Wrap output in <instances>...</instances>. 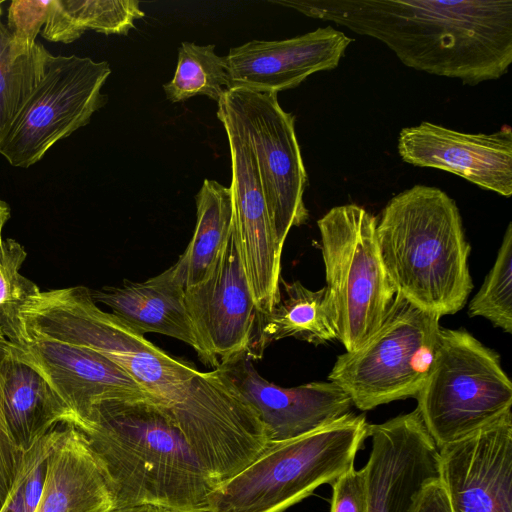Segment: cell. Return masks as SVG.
Masks as SVG:
<instances>
[{
    "mask_svg": "<svg viewBox=\"0 0 512 512\" xmlns=\"http://www.w3.org/2000/svg\"><path fill=\"white\" fill-rule=\"evenodd\" d=\"M23 323L30 334L90 349L125 370L162 406L209 475L236 466L260 438L258 415L217 369L201 372L169 355L98 307L87 287L41 291Z\"/></svg>",
    "mask_w": 512,
    "mask_h": 512,
    "instance_id": "6da1fadb",
    "label": "cell"
},
{
    "mask_svg": "<svg viewBox=\"0 0 512 512\" xmlns=\"http://www.w3.org/2000/svg\"><path fill=\"white\" fill-rule=\"evenodd\" d=\"M274 3L374 38L406 66L467 85L512 63V0H284Z\"/></svg>",
    "mask_w": 512,
    "mask_h": 512,
    "instance_id": "7a4b0ae2",
    "label": "cell"
},
{
    "mask_svg": "<svg viewBox=\"0 0 512 512\" xmlns=\"http://www.w3.org/2000/svg\"><path fill=\"white\" fill-rule=\"evenodd\" d=\"M76 427L107 477L114 507L151 504L169 512H214L218 486L149 394L101 399Z\"/></svg>",
    "mask_w": 512,
    "mask_h": 512,
    "instance_id": "3957f363",
    "label": "cell"
},
{
    "mask_svg": "<svg viewBox=\"0 0 512 512\" xmlns=\"http://www.w3.org/2000/svg\"><path fill=\"white\" fill-rule=\"evenodd\" d=\"M376 235L396 294L439 317L464 307L473 289L470 245L459 209L444 191L418 184L395 195Z\"/></svg>",
    "mask_w": 512,
    "mask_h": 512,
    "instance_id": "277c9868",
    "label": "cell"
},
{
    "mask_svg": "<svg viewBox=\"0 0 512 512\" xmlns=\"http://www.w3.org/2000/svg\"><path fill=\"white\" fill-rule=\"evenodd\" d=\"M368 425L363 414L350 412L306 435L268 443L215 490L214 512H285L354 467Z\"/></svg>",
    "mask_w": 512,
    "mask_h": 512,
    "instance_id": "5b68a950",
    "label": "cell"
},
{
    "mask_svg": "<svg viewBox=\"0 0 512 512\" xmlns=\"http://www.w3.org/2000/svg\"><path fill=\"white\" fill-rule=\"evenodd\" d=\"M415 398L439 449L510 411L512 383L495 351L466 330L442 327L433 367Z\"/></svg>",
    "mask_w": 512,
    "mask_h": 512,
    "instance_id": "8992f818",
    "label": "cell"
},
{
    "mask_svg": "<svg viewBox=\"0 0 512 512\" xmlns=\"http://www.w3.org/2000/svg\"><path fill=\"white\" fill-rule=\"evenodd\" d=\"M377 218L357 204L331 208L317 221L338 340L360 348L385 320L396 292L383 265Z\"/></svg>",
    "mask_w": 512,
    "mask_h": 512,
    "instance_id": "52a82bcc",
    "label": "cell"
},
{
    "mask_svg": "<svg viewBox=\"0 0 512 512\" xmlns=\"http://www.w3.org/2000/svg\"><path fill=\"white\" fill-rule=\"evenodd\" d=\"M440 318L396 294L378 330L357 350L338 356L329 381L362 411L416 397L435 361Z\"/></svg>",
    "mask_w": 512,
    "mask_h": 512,
    "instance_id": "ba28073f",
    "label": "cell"
},
{
    "mask_svg": "<svg viewBox=\"0 0 512 512\" xmlns=\"http://www.w3.org/2000/svg\"><path fill=\"white\" fill-rule=\"evenodd\" d=\"M110 74L106 61L52 55L38 86L0 130V154L14 167L28 168L41 160L104 106L101 88Z\"/></svg>",
    "mask_w": 512,
    "mask_h": 512,
    "instance_id": "9c48e42d",
    "label": "cell"
},
{
    "mask_svg": "<svg viewBox=\"0 0 512 512\" xmlns=\"http://www.w3.org/2000/svg\"><path fill=\"white\" fill-rule=\"evenodd\" d=\"M237 117L251 147L269 218L283 248L292 227L306 223L307 172L295 133V117L277 93L230 88L221 97Z\"/></svg>",
    "mask_w": 512,
    "mask_h": 512,
    "instance_id": "30bf717a",
    "label": "cell"
},
{
    "mask_svg": "<svg viewBox=\"0 0 512 512\" xmlns=\"http://www.w3.org/2000/svg\"><path fill=\"white\" fill-rule=\"evenodd\" d=\"M217 103L230 147L233 231L256 309L263 316L280 300L283 248L269 218L251 147L230 106L222 98Z\"/></svg>",
    "mask_w": 512,
    "mask_h": 512,
    "instance_id": "8fae6325",
    "label": "cell"
},
{
    "mask_svg": "<svg viewBox=\"0 0 512 512\" xmlns=\"http://www.w3.org/2000/svg\"><path fill=\"white\" fill-rule=\"evenodd\" d=\"M184 298L203 363L216 369L248 353L259 314L233 227L207 277L185 289Z\"/></svg>",
    "mask_w": 512,
    "mask_h": 512,
    "instance_id": "7c38bea8",
    "label": "cell"
},
{
    "mask_svg": "<svg viewBox=\"0 0 512 512\" xmlns=\"http://www.w3.org/2000/svg\"><path fill=\"white\" fill-rule=\"evenodd\" d=\"M372 448L362 468L368 512H411L426 484L440 478L439 450L417 409L369 424Z\"/></svg>",
    "mask_w": 512,
    "mask_h": 512,
    "instance_id": "4fadbf2b",
    "label": "cell"
},
{
    "mask_svg": "<svg viewBox=\"0 0 512 512\" xmlns=\"http://www.w3.org/2000/svg\"><path fill=\"white\" fill-rule=\"evenodd\" d=\"M252 360L244 353L216 369L257 413L268 443L298 438L351 412V398L335 383L281 387L263 378Z\"/></svg>",
    "mask_w": 512,
    "mask_h": 512,
    "instance_id": "5bb4252c",
    "label": "cell"
},
{
    "mask_svg": "<svg viewBox=\"0 0 512 512\" xmlns=\"http://www.w3.org/2000/svg\"><path fill=\"white\" fill-rule=\"evenodd\" d=\"M439 450L452 512H512V412Z\"/></svg>",
    "mask_w": 512,
    "mask_h": 512,
    "instance_id": "9a60e30c",
    "label": "cell"
},
{
    "mask_svg": "<svg viewBox=\"0 0 512 512\" xmlns=\"http://www.w3.org/2000/svg\"><path fill=\"white\" fill-rule=\"evenodd\" d=\"M397 150L411 165L453 173L504 197L512 194L509 126L491 134H472L423 121L400 131Z\"/></svg>",
    "mask_w": 512,
    "mask_h": 512,
    "instance_id": "2e32d148",
    "label": "cell"
},
{
    "mask_svg": "<svg viewBox=\"0 0 512 512\" xmlns=\"http://www.w3.org/2000/svg\"><path fill=\"white\" fill-rule=\"evenodd\" d=\"M352 38L332 26L284 40H252L224 56L230 88L277 93L335 69Z\"/></svg>",
    "mask_w": 512,
    "mask_h": 512,
    "instance_id": "e0dca14e",
    "label": "cell"
},
{
    "mask_svg": "<svg viewBox=\"0 0 512 512\" xmlns=\"http://www.w3.org/2000/svg\"><path fill=\"white\" fill-rule=\"evenodd\" d=\"M13 343L68 406L75 426L101 399L124 392L146 393L120 366L90 349L25 332Z\"/></svg>",
    "mask_w": 512,
    "mask_h": 512,
    "instance_id": "ac0fdd59",
    "label": "cell"
},
{
    "mask_svg": "<svg viewBox=\"0 0 512 512\" xmlns=\"http://www.w3.org/2000/svg\"><path fill=\"white\" fill-rule=\"evenodd\" d=\"M90 292L96 303L109 307L136 332L175 338L200 356L201 348L185 304L184 284L173 265L144 282L124 280L120 286Z\"/></svg>",
    "mask_w": 512,
    "mask_h": 512,
    "instance_id": "d6986e66",
    "label": "cell"
},
{
    "mask_svg": "<svg viewBox=\"0 0 512 512\" xmlns=\"http://www.w3.org/2000/svg\"><path fill=\"white\" fill-rule=\"evenodd\" d=\"M114 508L107 477L83 432L64 423L48 461L35 512H108Z\"/></svg>",
    "mask_w": 512,
    "mask_h": 512,
    "instance_id": "ffe728a7",
    "label": "cell"
},
{
    "mask_svg": "<svg viewBox=\"0 0 512 512\" xmlns=\"http://www.w3.org/2000/svg\"><path fill=\"white\" fill-rule=\"evenodd\" d=\"M3 400L10 431L23 452L56 426L75 423L46 378L10 341L3 361Z\"/></svg>",
    "mask_w": 512,
    "mask_h": 512,
    "instance_id": "44dd1931",
    "label": "cell"
},
{
    "mask_svg": "<svg viewBox=\"0 0 512 512\" xmlns=\"http://www.w3.org/2000/svg\"><path fill=\"white\" fill-rule=\"evenodd\" d=\"M284 294L273 309L258 317L256 330L248 355L261 357L273 341L287 337L320 345L338 340V331L326 287L312 291L300 281L286 282L282 278Z\"/></svg>",
    "mask_w": 512,
    "mask_h": 512,
    "instance_id": "7402d4cb",
    "label": "cell"
},
{
    "mask_svg": "<svg viewBox=\"0 0 512 512\" xmlns=\"http://www.w3.org/2000/svg\"><path fill=\"white\" fill-rule=\"evenodd\" d=\"M197 219L185 251L173 264L184 288L201 283L211 271L233 227L230 187L205 179L196 195Z\"/></svg>",
    "mask_w": 512,
    "mask_h": 512,
    "instance_id": "603a6c76",
    "label": "cell"
},
{
    "mask_svg": "<svg viewBox=\"0 0 512 512\" xmlns=\"http://www.w3.org/2000/svg\"><path fill=\"white\" fill-rule=\"evenodd\" d=\"M135 0H51L42 36L71 43L88 29L103 34H127L144 16Z\"/></svg>",
    "mask_w": 512,
    "mask_h": 512,
    "instance_id": "cb8c5ba5",
    "label": "cell"
},
{
    "mask_svg": "<svg viewBox=\"0 0 512 512\" xmlns=\"http://www.w3.org/2000/svg\"><path fill=\"white\" fill-rule=\"evenodd\" d=\"M51 57L41 43L31 48L18 45L0 19V130L38 86Z\"/></svg>",
    "mask_w": 512,
    "mask_h": 512,
    "instance_id": "d4e9b609",
    "label": "cell"
},
{
    "mask_svg": "<svg viewBox=\"0 0 512 512\" xmlns=\"http://www.w3.org/2000/svg\"><path fill=\"white\" fill-rule=\"evenodd\" d=\"M215 45L183 42L178 48L177 67L173 78L163 85L171 102H182L196 95L219 101L230 89L224 56H218Z\"/></svg>",
    "mask_w": 512,
    "mask_h": 512,
    "instance_id": "484cf974",
    "label": "cell"
},
{
    "mask_svg": "<svg viewBox=\"0 0 512 512\" xmlns=\"http://www.w3.org/2000/svg\"><path fill=\"white\" fill-rule=\"evenodd\" d=\"M24 247L5 239L0 247V338L16 342L21 331V313L40 292L38 286L21 274L26 259Z\"/></svg>",
    "mask_w": 512,
    "mask_h": 512,
    "instance_id": "4316f807",
    "label": "cell"
},
{
    "mask_svg": "<svg viewBox=\"0 0 512 512\" xmlns=\"http://www.w3.org/2000/svg\"><path fill=\"white\" fill-rule=\"evenodd\" d=\"M471 317H483L512 332V225L508 224L496 260L469 304Z\"/></svg>",
    "mask_w": 512,
    "mask_h": 512,
    "instance_id": "83f0119b",
    "label": "cell"
},
{
    "mask_svg": "<svg viewBox=\"0 0 512 512\" xmlns=\"http://www.w3.org/2000/svg\"><path fill=\"white\" fill-rule=\"evenodd\" d=\"M63 424L53 428L22 454L14 483L19 487L24 512H35L37 508L45 484L47 461Z\"/></svg>",
    "mask_w": 512,
    "mask_h": 512,
    "instance_id": "f1b7e54d",
    "label": "cell"
},
{
    "mask_svg": "<svg viewBox=\"0 0 512 512\" xmlns=\"http://www.w3.org/2000/svg\"><path fill=\"white\" fill-rule=\"evenodd\" d=\"M8 343L0 338V510L13 486L23 454L10 431L4 409L3 361Z\"/></svg>",
    "mask_w": 512,
    "mask_h": 512,
    "instance_id": "f546056e",
    "label": "cell"
},
{
    "mask_svg": "<svg viewBox=\"0 0 512 512\" xmlns=\"http://www.w3.org/2000/svg\"><path fill=\"white\" fill-rule=\"evenodd\" d=\"M51 0H14L8 8V30L20 46L31 48L44 26Z\"/></svg>",
    "mask_w": 512,
    "mask_h": 512,
    "instance_id": "4dcf8cb0",
    "label": "cell"
},
{
    "mask_svg": "<svg viewBox=\"0 0 512 512\" xmlns=\"http://www.w3.org/2000/svg\"><path fill=\"white\" fill-rule=\"evenodd\" d=\"M332 486L330 512H368V496L363 469L350 468Z\"/></svg>",
    "mask_w": 512,
    "mask_h": 512,
    "instance_id": "1f68e13d",
    "label": "cell"
},
{
    "mask_svg": "<svg viewBox=\"0 0 512 512\" xmlns=\"http://www.w3.org/2000/svg\"><path fill=\"white\" fill-rule=\"evenodd\" d=\"M411 512H452L440 478L430 481L419 493Z\"/></svg>",
    "mask_w": 512,
    "mask_h": 512,
    "instance_id": "d6a6232c",
    "label": "cell"
},
{
    "mask_svg": "<svg viewBox=\"0 0 512 512\" xmlns=\"http://www.w3.org/2000/svg\"><path fill=\"white\" fill-rule=\"evenodd\" d=\"M0 512H24L20 490L18 485L15 483H13L9 495Z\"/></svg>",
    "mask_w": 512,
    "mask_h": 512,
    "instance_id": "836d02e7",
    "label": "cell"
},
{
    "mask_svg": "<svg viewBox=\"0 0 512 512\" xmlns=\"http://www.w3.org/2000/svg\"><path fill=\"white\" fill-rule=\"evenodd\" d=\"M108 512H169L161 507L151 505V504H140V505H131L124 507H114Z\"/></svg>",
    "mask_w": 512,
    "mask_h": 512,
    "instance_id": "e575fe53",
    "label": "cell"
},
{
    "mask_svg": "<svg viewBox=\"0 0 512 512\" xmlns=\"http://www.w3.org/2000/svg\"><path fill=\"white\" fill-rule=\"evenodd\" d=\"M10 218V207L9 205L0 199V247L2 245L3 239H2V231L6 224V222Z\"/></svg>",
    "mask_w": 512,
    "mask_h": 512,
    "instance_id": "d590c367",
    "label": "cell"
}]
</instances>
